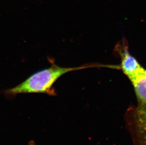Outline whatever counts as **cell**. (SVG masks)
Here are the masks:
<instances>
[{
	"instance_id": "obj_1",
	"label": "cell",
	"mask_w": 146,
	"mask_h": 145,
	"mask_svg": "<svg viewBox=\"0 0 146 145\" xmlns=\"http://www.w3.org/2000/svg\"><path fill=\"white\" fill-rule=\"evenodd\" d=\"M51 62L52 65L50 67L35 72L19 85L6 90V93L11 95L25 93H43L54 95L55 92L52 89L53 85L62 75L70 72L94 67L86 66L62 67Z\"/></svg>"
},
{
	"instance_id": "obj_3",
	"label": "cell",
	"mask_w": 146,
	"mask_h": 145,
	"mask_svg": "<svg viewBox=\"0 0 146 145\" xmlns=\"http://www.w3.org/2000/svg\"><path fill=\"white\" fill-rule=\"evenodd\" d=\"M133 86L138 105L146 104V69L140 66L127 76Z\"/></svg>"
},
{
	"instance_id": "obj_2",
	"label": "cell",
	"mask_w": 146,
	"mask_h": 145,
	"mask_svg": "<svg viewBox=\"0 0 146 145\" xmlns=\"http://www.w3.org/2000/svg\"><path fill=\"white\" fill-rule=\"evenodd\" d=\"M127 122L134 145H146V104L129 110Z\"/></svg>"
}]
</instances>
